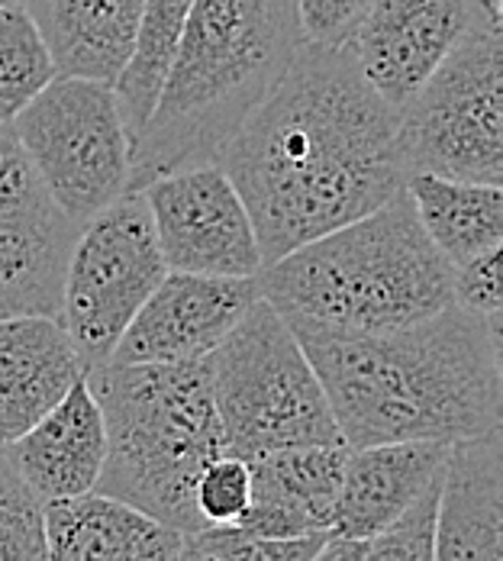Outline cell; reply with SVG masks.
Here are the masks:
<instances>
[{
  "instance_id": "cell-20",
  "label": "cell",
  "mask_w": 503,
  "mask_h": 561,
  "mask_svg": "<svg viewBox=\"0 0 503 561\" xmlns=\"http://www.w3.org/2000/svg\"><path fill=\"white\" fill-rule=\"evenodd\" d=\"M39 26L56 75L113 84L133 56L146 0H20Z\"/></svg>"
},
{
  "instance_id": "cell-5",
  "label": "cell",
  "mask_w": 503,
  "mask_h": 561,
  "mask_svg": "<svg viewBox=\"0 0 503 561\" xmlns=\"http://www.w3.org/2000/svg\"><path fill=\"white\" fill-rule=\"evenodd\" d=\"M84 381L107 430V458L94 494L133 506L181 536L201 533L194 484L226 451L207 358L174 365L101 362L84 371Z\"/></svg>"
},
{
  "instance_id": "cell-2",
  "label": "cell",
  "mask_w": 503,
  "mask_h": 561,
  "mask_svg": "<svg viewBox=\"0 0 503 561\" xmlns=\"http://www.w3.org/2000/svg\"><path fill=\"white\" fill-rule=\"evenodd\" d=\"M287 323L348 449L407 439L461 443L501 430V320L448 304L420 323L381 333Z\"/></svg>"
},
{
  "instance_id": "cell-12",
  "label": "cell",
  "mask_w": 503,
  "mask_h": 561,
  "mask_svg": "<svg viewBox=\"0 0 503 561\" xmlns=\"http://www.w3.org/2000/svg\"><path fill=\"white\" fill-rule=\"evenodd\" d=\"M501 0H375L348 49L365 81L400 111Z\"/></svg>"
},
{
  "instance_id": "cell-6",
  "label": "cell",
  "mask_w": 503,
  "mask_h": 561,
  "mask_svg": "<svg viewBox=\"0 0 503 561\" xmlns=\"http://www.w3.org/2000/svg\"><path fill=\"white\" fill-rule=\"evenodd\" d=\"M226 451L255 458L342 443L327 391L287 317L259 297L207 355Z\"/></svg>"
},
{
  "instance_id": "cell-4",
  "label": "cell",
  "mask_w": 503,
  "mask_h": 561,
  "mask_svg": "<svg viewBox=\"0 0 503 561\" xmlns=\"http://www.w3.org/2000/svg\"><path fill=\"white\" fill-rule=\"evenodd\" d=\"M259 290L287 320L381 333L446 310L451 265L423 232L403 187L378 210L265 265Z\"/></svg>"
},
{
  "instance_id": "cell-22",
  "label": "cell",
  "mask_w": 503,
  "mask_h": 561,
  "mask_svg": "<svg viewBox=\"0 0 503 561\" xmlns=\"http://www.w3.org/2000/svg\"><path fill=\"white\" fill-rule=\"evenodd\" d=\"M56 61L20 0L0 7V123H10L49 81Z\"/></svg>"
},
{
  "instance_id": "cell-19",
  "label": "cell",
  "mask_w": 503,
  "mask_h": 561,
  "mask_svg": "<svg viewBox=\"0 0 503 561\" xmlns=\"http://www.w3.org/2000/svg\"><path fill=\"white\" fill-rule=\"evenodd\" d=\"M49 561H178L184 536L104 494L46 504Z\"/></svg>"
},
{
  "instance_id": "cell-29",
  "label": "cell",
  "mask_w": 503,
  "mask_h": 561,
  "mask_svg": "<svg viewBox=\"0 0 503 561\" xmlns=\"http://www.w3.org/2000/svg\"><path fill=\"white\" fill-rule=\"evenodd\" d=\"M365 552H368V542L362 539H342V536H333L320 546V552L310 561H365Z\"/></svg>"
},
{
  "instance_id": "cell-1",
  "label": "cell",
  "mask_w": 503,
  "mask_h": 561,
  "mask_svg": "<svg viewBox=\"0 0 503 561\" xmlns=\"http://www.w3.org/2000/svg\"><path fill=\"white\" fill-rule=\"evenodd\" d=\"M236 184L265 265L403 191L397 111L348 46L300 43L217 162Z\"/></svg>"
},
{
  "instance_id": "cell-31",
  "label": "cell",
  "mask_w": 503,
  "mask_h": 561,
  "mask_svg": "<svg viewBox=\"0 0 503 561\" xmlns=\"http://www.w3.org/2000/svg\"><path fill=\"white\" fill-rule=\"evenodd\" d=\"M7 3H13V0H0V7H7Z\"/></svg>"
},
{
  "instance_id": "cell-30",
  "label": "cell",
  "mask_w": 503,
  "mask_h": 561,
  "mask_svg": "<svg viewBox=\"0 0 503 561\" xmlns=\"http://www.w3.org/2000/svg\"><path fill=\"white\" fill-rule=\"evenodd\" d=\"M178 561H220L217 556H210L194 536H184V546H181V556Z\"/></svg>"
},
{
  "instance_id": "cell-7",
  "label": "cell",
  "mask_w": 503,
  "mask_h": 561,
  "mask_svg": "<svg viewBox=\"0 0 503 561\" xmlns=\"http://www.w3.org/2000/svg\"><path fill=\"white\" fill-rule=\"evenodd\" d=\"M397 152L407 178L503 184L501 13L484 16L397 111Z\"/></svg>"
},
{
  "instance_id": "cell-25",
  "label": "cell",
  "mask_w": 503,
  "mask_h": 561,
  "mask_svg": "<svg viewBox=\"0 0 503 561\" xmlns=\"http://www.w3.org/2000/svg\"><path fill=\"white\" fill-rule=\"evenodd\" d=\"M194 539L220 561H310L330 539V533L272 539V536L249 533L242 526H207L194 533Z\"/></svg>"
},
{
  "instance_id": "cell-17",
  "label": "cell",
  "mask_w": 503,
  "mask_h": 561,
  "mask_svg": "<svg viewBox=\"0 0 503 561\" xmlns=\"http://www.w3.org/2000/svg\"><path fill=\"white\" fill-rule=\"evenodd\" d=\"M451 443L407 439L348 449L339 501L333 513V536L371 542L420 501L446 465Z\"/></svg>"
},
{
  "instance_id": "cell-21",
  "label": "cell",
  "mask_w": 503,
  "mask_h": 561,
  "mask_svg": "<svg viewBox=\"0 0 503 561\" xmlns=\"http://www.w3.org/2000/svg\"><path fill=\"white\" fill-rule=\"evenodd\" d=\"M407 194L423 232L458 265L503 242V191L498 184L451 181L439 174H410Z\"/></svg>"
},
{
  "instance_id": "cell-28",
  "label": "cell",
  "mask_w": 503,
  "mask_h": 561,
  "mask_svg": "<svg viewBox=\"0 0 503 561\" xmlns=\"http://www.w3.org/2000/svg\"><path fill=\"white\" fill-rule=\"evenodd\" d=\"M451 304L488 320H501V249L451 265Z\"/></svg>"
},
{
  "instance_id": "cell-16",
  "label": "cell",
  "mask_w": 503,
  "mask_h": 561,
  "mask_svg": "<svg viewBox=\"0 0 503 561\" xmlns=\"http://www.w3.org/2000/svg\"><path fill=\"white\" fill-rule=\"evenodd\" d=\"M345 455L348 446L333 443L290 446L245 458L252 471V501L239 526L272 539L330 533Z\"/></svg>"
},
{
  "instance_id": "cell-9",
  "label": "cell",
  "mask_w": 503,
  "mask_h": 561,
  "mask_svg": "<svg viewBox=\"0 0 503 561\" xmlns=\"http://www.w3.org/2000/svg\"><path fill=\"white\" fill-rule=\"evenodd\" d=\"M165 272L139 191H126L81 224L61 280L58 323L81 355L84 371L111 358Z\"/></svg>"
},
{
  "instance_id": "cell-10",
  "label": "cell",
  "mask_w": 503,
  "mask_h": 561,
  "mask_svg": "<svg viewBox=\"0 0 503 561\" xmlns=\"http://www.w3.org/2000/svg\"><path fill=\"white\" fill-rule=\"evenodd\" d=\"M168 272L259 278L265 268L252 217L217 162L152 178L142 191Z\"/></svg>"
},
{
  "instance_id": "cell-13",
  "label": "cell",
  "mask_w": 503,
  "mask_h": 561,
  "mask_svg": "<svg viewBox=\"0 0 503 561\" xmlns=\"http://www.w3.org/2000/svg\"><path fill=\"white\" fill-rule=\"evenodd\" d=\"M259 297V278L165 272L107 362L174 365L207 358Z\"/></svg>"
},
{
  "instance_id": "cell-24",
  "label": "cell",
  "mask_w": 503,
  "mask_h": 561,
  "mask_svg": "<svg viewBox=\"0 0 503 561\" xmlns=\"http://www.w3.org/2000/svg\"><path fill=\"white\" fill-rule=\"evenodd\" d=\"M252 501V471L242 455L220 451L194 484V510L207 526H239Z\"/></svg>"
},
{
  "instance_id": "cell-15",
  "label": "cell",
  "mask_w": 503,
  "mask_h": 561,
  "mask_svg": "<svg viewBox=\"0 0 503 561\" xmlns=\"http://www.w3.org/2000/svg\"><path fill=\"white\" fill-rule=\"evenodd\" d=\"M433 561H503L501 430L451 443L439 474Z\"/></svg>"
},
{
  "instance_id": "cell-23",
  "label": "cell",
  "mask_w": 503,
  "mask_h": 561,
  "mask_svg": "<svg viewBox=\"0 0 503 561\" xmlns=\"http://www.w3.org/2000/svg\"><path fill=\"white\" fill-rule=\"evenodd\" d=\"M0 561H49L46 510L0 449Z\"/></svg>"
},
{
  "instance_id": "cell-18",
  "label": "cell",
  "mask_w": 503,
  "mask_h": 561,
  "mask_svg": "<svg viewBox=\"0 0 503 561\" xmlns=\"http://www.w3.org/2000/svg\"><path fill=\"white\" fill-rule=\"evenodd\" d=\"M81 375L84 362L58 320H0V449L36 426Z\"/></svg>"
},
{
  "instance_id": "cell-11",
  "label": "cell",
  "mask_w": 503,
  "mask_h": 561,
  "mask_svg": "<svg viewBox=\"0 0 503 561\" xmlns=\"http://www.w3.org/2000/svg\"><path fill=\"white\" fill-rule=\"evenodd\" d=\"M81 224L36 174L10 123H0V320H58L61 280Z\"/></svg>"
},
{
  "instance_id": "cell-8",
  "label": "cell",
  "mask_w": 503,
  "mask_h": 561,
  "mask_svg": "<svg viewBox=\"0 0 503 561\" xmlns=\"http://www.w3.org/2000/svg\"><path fill=\"white\" fill-rule=\"evenodd\" d=\"M58 207L84 224L129 187V133L107 81L56 75L10 119Z\"/></svg>"
},
{
  "instance_id": "cell-27",
  "label": "cell",
  "mask_w": 503,
  "mask_h": 561,
  "mask_svg": "<svg viewBox=\"0 0 503 561\" xmlns=\"http://www.w3.org/2000/svg\"><path fill=\"white\" fill-rule=\"evenodd\" d=\"M375 0H294L300 39L310 46H348Z\"/></svg>"
},
{
  "instance_id": "cell-26",
  "label": "cell",
  "mask_w": 503,
  "mask_h": 561,
  "mask_svg": "<svg viewBox=\"0 0 503 561\" xmlns=\"http://www.w3.org/2000/svg\"><path fill=\"white\" fill-rule=\"evenodd\" d=\"M439 474L391 529H385L368 542L365 561H433V519L439 497Z\"/></svg>"
},
{
  "instance_id": "cell-3",
  "label": "cell",
  "mask_w": 503,
  "mask_h": 561,
  "mask_svg": "<svg viewBox=\"0 0 503 561\" xmlns=\"http://www.w3.org/2000/svg\"><path fill=\"white\" fill-rule=\"evenodd\" d=\"M300 43L294 0H194L156 107L133 142L126 191L220 162Z\"/></svg>"
},
{
  "instance_id": "cell-14",
  "label": "cell",
  "mask_w": 503,
  "mask_h": 561,
  "mask_svg": "<svg viewBox=\"0 0 503 561\" xmlns=\"http://www.w3.org/2000/svg\"><path fill=\"white\" fill-rule=\"evenodd\" d=\"M3 455L43 506L91 494L104 471L107 430L84 375L36 426L3 446Z\"/></svg>"
}]
</instances>
